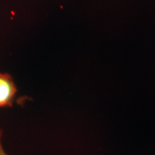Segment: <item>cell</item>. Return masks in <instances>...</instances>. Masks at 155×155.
<instances>
[{
	"label": "cell",
	"instance_id": "cell-1",
	"mask_svg": "<svg viewBox=\"0 0 155 155\" xmlns=\"http://www.w3.org/2000/svg\"><path fill=\"white\" fill-rule=\"evenodd\" d=\"M17 94L14 79L7 73H0V108L13 106Z\"/></svg>",
	"mask_w": 155,
	"mask_h": 155
},
{
	"label": "cell",
	"instance_id": "cell-2",
	"mask_svg": "<svg viewBox=\"0 0 155 155\" xmlns=\"http://www.w3.org/2000/svg\"><path fill=\"white\" fill-rule=\"evenodd\" d=\"M2 135H3V131L2 129L0 128V155H8L3 147L2 140Z\"/></svg>",
	"mask_w": 155,
	"mask_h": 155
}]
</instances>
